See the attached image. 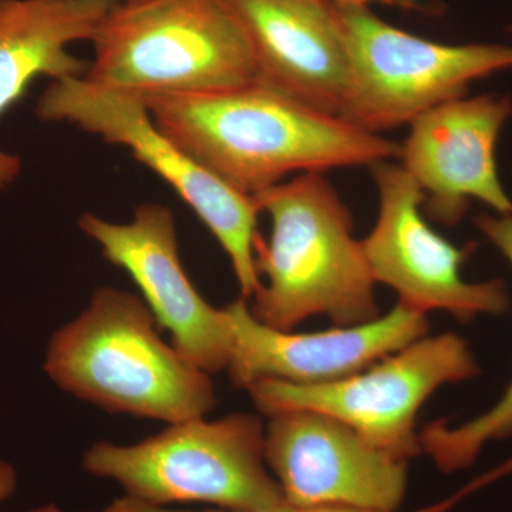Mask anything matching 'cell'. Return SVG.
I'll return each mask as SVG.
<instances>
[{"instance_id": "1", "label": "cell", "mask_w": 512, "mask_h": 512, "mask_svg": "<svg viewBox=\"0 0 512 512\" xmlns=\"http://www.w3.org/2000/svg\"><path fill=\"white\" fill-rule=\"evenodd\" d=\"M141 99L188 156L249 197L291 174L372 168L402 153L396 141L312 109L261 80L225 92Z\"/></svg>"}, {"instance_id": "2", "label": "cell", "mask_w": 512, "mask_h": 512, "mask_svg": "<svg viewBox=\"0 0 512 512\" xmlns=\"http://www.w3.org/2000/svg\"><path fill=\"white\" fill-rule=\"evenodd\" d=\"M271 220V238L255 241L261 286L249 311L269 328L293 330L323 315L335 326L380 316L376 282L348 205L322 173L292 180L254 195ZM249 301V302H251Z\"/></svg>"}, {"instance_id": "3", "label": "cell", "mask_w": 512, "mask_h": 512, "mask_svg": "<svg viewBox=\"0 0 512 512\" xmlns=\"http://www.w3.org/2000/svg\"><path fill=\"white\" fill-rule=\"evenodd\" d=\"M143 299L101 286L47 343L43 370L63 392L106 412L165 421L205 417L217 404L210 373L161 336Z\"/></svg>"}, {"instance_id": "4", "label": "cell", "mask_w": 512, "mask_h": 512, "mask_svg": "<svg viewBox=\"0 0 512 512\" xmlns=\"http://www.w3.org/2000/svg\"><path fill=\"white\" fill-rule=\"evenodd\" d=\"M93 43L84 77L138 96L218 93L261 80L227 0L119 2Z\"/></svg>"}, {"instance_id": "5", "label": "cell", "mask_w": 512, "mask_h": 512, "mask_svg": "<svg viewBox=\"0 0 512 512\" xmlns=\"http://www.w3.org/2000/svg\"><path fill=\"white\" fill-rule=\"evenodd\" d=\"M82 467L151 504L204 503L229 511L286 507L266 464L264 423L249 413L168 424L130 446L99 441L84 453Z\"/></svg>"}, {"instance_id": "6", "label": "cell", "mask_w": 512, "mask_h": 512, "mask_svg": "<svg viewBox=\"0 0 512 512\" xmlns=\"http://www.w3.org/2000/svg\"><path fill=\"white\" fill-rule=\"evenodd\" d=\"M349 60L339 117L373 134L466 96L471 84L512 69V46L446 45L404 32L363 3L332 2Z\"/></svg>"}, {"instance_id": "7", "label": "cell", "mask_w": 512, "mask_h": 512, "mask_svg": "<svg viewBox=\"0 0 512 512\" xmlns=\"http://www.w3.org/2000/svg\"><path fill=\"white\" fill-rule=\"evenodd\" d=\"M36 116L47 123L72 124L106 143L126 147L163 178L220 242L241 298L251 301L261 286L255 268L259 210L254 198L229 187L188 156L160 130L141 96L86 77H69L47 86L37 100Z\"/></svg>"}, {"instance_id": "8", "label": "cell", "mask_w": 512, "mask_h": 512, "mask_svg": "<svg viewBox=\"0 0 512 512\" xmlns=\"http://www.w3.org/2000/svg\"><path fill=\"white\" fill-rule=\"evenodd\" d=\"M480 373L467 340L441 333L426 335L338 382L301 386L261 379L249 384L247 392L266 416L292 409L328 414L373 446L409 461L423 454L417 414L431 394Z\"/></svg>"}, {"instance_id": "9", "label": "cell", "mask_w": 512, "mask_h": 512, "mask_svg": "<svg viewBox=\"0 0 512 512\" xmlns=\"http://www.w3.org/2000/svg\"><path fill=\"white\" fill-rule=\"evenodd\" d=\"M370 170L379 192V215L360 241L376 284L389 286L400 303L424 315L446 312L470 322L507 312L510 295L504 281H464L461 268L473 245L458 248L430 227L423 192L402 164L383 161Z\"/></svg>"}, {"instance_id": "10", "label": "cell", "mask_w": 512, "mask_h": 512, "mask_svg": "<svg viewBox=\"0 0 512 512\" xmlns=\"http://www.w3.org/2000/svg\"><path fill=\"white\" fill-rule=\"evenodd\" d=\"M268 419L266 464L288 507H402L409 461L373 446L328 414L292 409Z\"/></svg>"}, {"instance_id": "11", "label": "cell", "mask_w": 512, "mask_h": 512, "mask_svg": "<svg viewBox=\"0 0 512 512\" xmlns=\"http://www.w3.org/2000/svg\"><path fill=\"white\" fill-rule=\"evenodd\" d=\"M79 228L110 264L136 282L158 326L170 332L171 343L185 359L210 375L227 370L232 353L227 312L205 301L188 278L170 208L146 202L124 224L86 212Z\"/></svg>"}, {"instance_id": "12", "label": "cell", "mask_w": 512, "mask_h": 512, "mask_svg": "<svg viewBox=\"0 0 512 512\" xmlns=\"http://www.w3.org/2000/svg\"><path fill=\"white\" fill-rule=\"evenodd\" d=\"M511 116L510 96L483 94L447 101L409 124L400 160L423 192L429 220L454 227L474 201L494 214L512 215L495 160L498 138Z\"/></svg>"}, {"instance_id": "13", "label": "cell", "mask_w": 512, "mask_h": 512, "mask_svg": "<svg viewBox=\"0 0 512 512\" xmlns=\"http://www.w3.org/2000/svg\"><path fill=\"white\" fill-rule=\"evenodd\" d=\"M224 308L232 333L225 372L237 389L261 379L301 386L338 382L429 335L427 315L400 302L369 322L311 333L269 328L241 296Z\"/></svg>"}, {"instance_id": "14", "label": "cell", "mask_w": 512, "mask_h": 512, "mask_svg": "<svg viewBox=\"0 0 512 512\" xmlns=\"http://www.w3.org/2000/svg\"><path fill=\"white\" fill-rule=\"evenodd\" d=\"M254 49L261 82L322 113L339 116L349 60L332 2L227 0Z\"/></svg>"}, {"instance_id": "15", "label": "cell", "mask_w": 512, "mask_h": 512, "mask_svg": "<svg viewBox=\"0 0 512 512\" xmlns=\"http://www.w3.org/2000/svg\"><path fill=\"white\" fill-rule=\"evenodd\" d=\"M119 0H0V119L37 77H84L89 64L67 46L92 40ZM19 156L0 150V191L22 174Z\"/></svg>"}, {"instance_id": "16", "label": "cell", "mask_w": 512, "mask_h": 512, "mask_svg": "<svg viewBox=\"0 0 512 512\" xmlns=\"http://www.w3.org/2000/svg\"><path fill=\"white\" fill-rule=\"evenodd\" d=\"M476 227L512 266V215L481 214ZM423 454L441 473L453 474L476 463L491 441L512 439V383L487 412L451 426L446 420L431 421L420 431Z\"/></svg>"}, {"instance_id": "17", "label": "cell", "mask_w": 512, "mask_h": 512, "mask_svg": "<svg viewBox=\"0 0 512 512\" xmlns=\"http://www.w3.org/2000/svg\"><path fill=\"white\" fill-rule=\"evenodd\" d=\"M481 488L480 481L476 480L474 483L458 491L453 497H448L446 500L440 501V503L431 504L429 507L420 508V510L414 512H447L458 503L463 500L468 494ZM296 512H397L390 510H377V508H362V507H345V505H328V507H315L306 508V510H296Z\"/></svg>"}, {"instance_id": "18", "label": "cell", "mask_w": 512, "mask_h": 512, "mask_svg": "<svg viewBox=\"0 0 512 512\" xmlns=\"http://www.w3.org/2000/svg\"><path fill=\"white\" fill-rule=\"evenodd\" d=\"M99 512H194V511H181V510H170L167 505H157L147 503V501L137 500V498L126 497L119 498V500L113 501L109 507L104 508ZM204 512H296L295 508L286 507L278 508V510L269 511H204Z\"/></svg>"}, {"instance_id": "19", "label": "cell", "mask_w": 512, "mask_h": 512, "mask_svg": "<svg viewBox=\"0 0 512 512\" xmlns=\"http://www.w3.org/2000/svg\"><path fill=\"white\" fill-rule=\"evenodd\" d=\"M18 487V473L8 461L0 458V503L9 500Z\"/></svg>"}, {"instance_id": "20", "label": "cell", "mask_w": 512, "mask_h": 512, "mask_svg": "<svg viewBox=\"0 0 512 512\" xmlns=\"http://www.w3.org/2000/svg\"><path fill=\"white\" fill-rule=\"evenodd\" d=\"M335 3H363V5H384L389 8L406 10V12H423L424 5L421 0H326Z\"/></svg>"}, {"instance_id": "21", "label": "cell", "mask_w": 512, "mask_h": 512, "mask_svg": "<svg viewBox=\"0 0 512 512\" xmlns=\"http://www.w3.org/2000/svg\"><path fill=\"white\" fill-rule=\"evenodd\" d=\"M28 512H63V511L60 510V508L57 507L56 504H47V505H42V507L35 508V510L28 511Z\"/></svg>"}, {"instance_id": "22", "label": "cell", "mask_w": 512, "mask_h": 512, "mask_svg": "<svg viewBox=\"0 0 512 512\" xmlns=\"http://www.w3.org/2000/svg\"><path fill=\"white\" fill-rule=\"evenodd\" d=\"M123 2H136V0H123Z\"/></svg>"}, {"instance_id": "23", "label": "cell", "mask_w": 512, "mask_h": 512, "mask_svg": "<svg viewBox=\"0 0 512 512\" xmlns=\"http://www.w3.org/2000/svg\"><path fill=\"white\" fill-rule=\"evenodd\" d=\"M511 32H512V28H511Z\"/></svg>"}]
</instances>
